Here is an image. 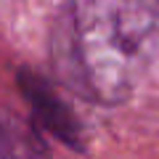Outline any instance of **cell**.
<instances>
[{
    "mask_svg": "<svg viewBox=\"0 0 159 159\" xmlns=\"http://www.w3.org/2000/svg\"><path fill=\"white\" fill-rule=\"evenodd\" d=\"M0 159H13V146H11V138H8L6 127L0 125Z\"/></svg>",
    "mask_w": 159,
    "mask_h": 159,
    "instance_id": "3",
    "label": "cell"
},
{
    "mask_svg": "<svg viewBox=\"0 0 159 159\" xmlns=\"http://www.w3.org/2000/svg\"><path fill=\"white\" fill-rule=\"evenodd\" d=\"M159 56V0H69L53 37L61 77L98 103L125 101Z\"/></svg>",
    "mask_w": 159,
    "mask_h": 159,
    "instance_id": "1",
    "label": "cell"
},
{
    "mask_svg": "<svg viewBox=\"0 0 159 159\" xmlns=\"http://www.w3.org/2000/svg\"><path fill=\"white\" fill-rule=\"evenodd\" d=\"M21 90L29 98V103H32L34 114L40 117V122L53 135L61 138L66 146H74V148L82 146V130H80L74 114L61 103V98L51 90V85L45 80L32 74V72H21Z\"/></svg>",
    "mask_w": 159,
    "mask_h": 159,
    "instance_id": "2",
    "label": "cell"
}]
</instances>
